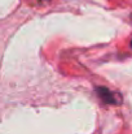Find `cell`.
Instances as JSON below:
<instances>
[{
    "label": "cell",
    "mask_w": 132,
    "mask_h": 134,
    "mask_svg": "<svg viewBox=\"0 0 132 134\" xmlns=\"http://www.w3.org/2000/svg\"><path fill=\"white\" fill-rule=\"evenodd\" d=\"M29 5L34 7V8H44V7H49L54 3V0H25Z\"/></svg>",
    "instance_id": "1"
}]
</instances>
